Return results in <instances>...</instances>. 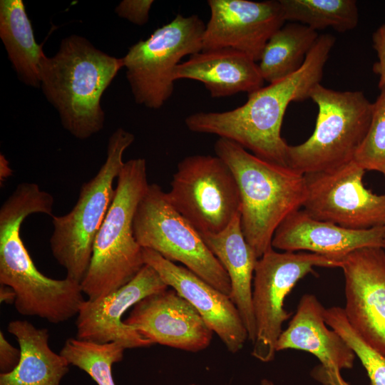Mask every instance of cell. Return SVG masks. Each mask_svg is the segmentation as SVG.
I'll return each mask as SVG.
<instances>
[{"label": "cell", "mask_w": 385, "mask_h": 385, "mask_svg": "<svg viewBox=\"0 0 385 385\" xmlns=\"http://www.w3.org/2000/svg\"><path fill=\"white\" fill-rule=\"evenodd\" d=\"M334 43L333 35H319L295 73L248 94L247 101L235 109L192 113L185 118V125L190 131L217 135L263 160L289 167V145L281 136L285 111L291 102L309 98L321 82Z\"/></svg>", "instance_id": "1"}, {"label": "cell", "mask_w": 385, "mask_h": 385, "mask_svg": "<svg viewBox=\"0 0 385 385\" xmlns=\"http://www.w3.org/2000/svg\"><path fill=\"white\" fill-rule=\"evenodd\" d=\"M123 67L122 58L102 51L76 34L63 38L56 54L43 58L40 88L63 128L73 137L86 140L103 129L101 98Z\"/></svg>", "instance_id": "2"}, {"label": "cell", "mask_w": 385, "mask_h": 385, "mask_svg": "<svg viewBox=\"0 0 385 385\" xmlns=\"http://www.w3.org/2000/svg\"><path fill=\"white\" fill-rule=\"evenodd\" d=\"M214 150L235 177L242 231L260 258L272 248L273 235L282 222L302 208L307 195L304 175L263 160L225 138H220Z\"/></svg>", "instance_id": "3"}, {"label": "cell", "mask_w": 385, "mask_h": 385, "mask_svg": "<svg viewBox=\"0 0 385 385\" xmlns=\"http://www.w3.org/2000/svg\"><path fill=\"white\" fill-rule=\"evenodd\" d=\"M115 193L94 240L87 272L81 282L83 294L94 300L128 283L145 265L133 233V218L146 192L147 163L143 158L124 163Z\"/></svg>", "instance_id": "4"}, {"label": "cell", "mask_w": 385, "mask_h": 385, "mask_svg": "<svg viewBox=\"0 0 385 385\" xmlns=\"http://www.w3.org/2000/svg\"><path fill=\"white\" fill-rule=\"evenodd\" d=\"M134 140L133 133L117 128L109 137L105 162L82 185L73 207L63 215L51 217V250L70 279L81 283L87 272L94 240L114 196V181L124 165L123 153Z\"/></svg>", "instance_id": "5"}, {"label": "cell", "mask_w": 385, "mask_h": 385, "mask_svg": "<svg viewBox=\"0 0 385 385\" xmlns=\"http://www.w3.org/2000/svg\"><path fill=\"white\" fill-rule=\"evenodd\" d=\"M27 211L17 205L0 210V284L11 287L23 316L59 324L76 316L85 299L80 283L45 276L35 266L21 237Z\"/></svg>", "instance_id": "6"}, {"label": "cell", "mask_w": 385, "mask_h": 385, "mask_svg": "<svg viewBox=\"0 0 385 385\" xmlns=\"http://www.w3.org/2000/svg\"><path fill=\"white\" fill-rule=\"evenodd\" d=\"M311 98L318 107L314 130L289 145L288 165L303 174L331 170L354 160L370 125L373 103L359 91H338L319 83Z\"/></svg>", "instance_id": "7"}, {"label": "cell", "mask_w": 385, "mask_h": 385, "mask_svg": "<svg viewBox=\"0 0 385 385\" xmlns=\"http://www.w3.org/2000/svg\"><path fill=\"white\" fill-rule=\"evenodd\" d=\"M133 227L142 248L153 250L173 262H181L230 297L227 272L200 233L173 206L167 192L158 184H149L138 205Z\"/></svg>", "instance_id": "8"}, {"label": "cell", "mask_w": 385, "mask_h": 385, "mask_svg": "<svg viewBox=\"0 0 385 385\" xmlns=\"http://www.w3.org/2000/svg\"><path fill=\"white\" fill-rule=\"evenodd\" d=\"M205 24L196 14H177L145 40L132 45L122 58L136 103L160 108L174 91L175 71L180 60L202 51Z\"/></svg>", "instance_id": "9"}, {"label": "cell", "mask_w": 385, "mask_h": 385, "mask_svg": "<svg viewBox=\"0 0 385 385\" xmlns=\"http://www.w3.org/2000/svg\"><path fill=\"white\" fill-rule=\"evenodd\" d=\"M342 260L307 252H279L272 247L257 262L252 283L256 336L252 355L262 362L275 357L282 324L292 313L284 309L287 296L315 267H339Z\"/></svg>", "instance_id": "10"}, {"label": "cell", "mask_w": 385, "mask_h": 385, "mask_svg": "<svg viewBox=\"0 0 385 385\" xmlns=\"http://www.w3.org/2000/svg\"><path fill=\"white\" fill-rule=\"evenodd\" d=\"M167 192L173 206L200 232L217 233L240 213L241 199L235 177L217 155L184 158Z\"/></svg>", "instance_id": "11"}, {"label": "cell", "mask_w": 385, "mask_h": 385, "mask_svg": "<svg viewBox=\"0 0 385 385\" xmlns=\"http://www.w3.org/2000/svg\"><path fill=\"white\" fill-rule=\"evenodd\" d=\"M365 170L354 160L337 168L304 175V209L315 219L351 230L385 226V194L363 184Z\"/></svg>", "instance_id": "12"}, {"label": "cell", "mask_w": 385, "mask_h": 385, "mask_svg": "<svg viewBox=\"0 0 385 385\" xmlns=\"http://www.w3.org/2000/svg\"><path fill=\"white\" fill-rule=\"evenodd\" d=\"M346 319L359 337L385 357V251L358 249L342 259Z\"/></svg>", "instance_id": "13"}, {"label": "cell", "mask_w": 385, "mask_h": 385, "mask_svg": "<svg viewBox=\"0 0 385 385\" xmlns=\"http://www.w3.org/2000/svg\"><path fill=\"white\" fill-rule=\"evenodd\" d=\"M168 287L155 270L145 264L128 283L113 293L84 300L76 315V338L99 344L115 342L125 349L153 345L125 324L123 317L143 298Z\"/></svg>", "instance_id": "14"}, {"label": "cell", "mask_w": 385, "mask_h": 385, "mask_svg": "<svg viewBox=\"0 0 385 385\" xmlns=\"http://www.w3.org/2000/svg\"><path fill=\"white\" fill-rule=\"evenodd\" d=\"M202 51L232 48L259 61L271 36L285 20L278 1L209 0Z\"/></svg>", "instance_id": "15"}, {"label": "cell", "mask_w": 385, "mask_h": 385, "mask_svg": "<svg viewBox=\"0 0 385 385\" xmlns=\"http://www.w3.org/2000/svg\"><path fill=\"white\" fill-rule=\"evenodd\" d=\"M123 322L153 344L190 352L208 347L213 334L196 309L171 287L141 299Z\"/></svg>", "instance_id": "16"}, {"label": "cell", "mask_w": 385, "mask_h": 385, "mask_svg": "<svg viewBox=\"0 0 385 385\" xmlns=\"http://www.w3.org/2000/svg\"><path fill=\"white\" fill-rule=\"evenodd\" d=\"M145 263L159 274L164 282L188 300L199 312L227 350L235 354L248 339L240 314L229 296L217 289L184 266L143 248Z\"/></svg>", "instance_id": "17"}, {"label": "cell", "mask_w": 385, "mask_h": 385, "mask_svg": "<svg viewBox=\"0 0 385 385\" xmlns=\"http://www.w3.org/2000/svg\"><path fill=\"white\" fill-rule=\"evenodd\" d=\"M385 226L351 230L314 218L304 209L289 215L277 228L272 247L284 252L308 251L342 260L360 248L383 247Z\"/></svg>", "instance_id": "18"}, {"label": "cell", "mask_w": 385, "mask_h": 385, "mask_svg": "<svg viewBox=\"0 0 385 385\" xmlns=\"http://www.w3.org/2000/svg\"><path fill=\"white\" fill-rule=\"evenodd\" d=\"M325 309L315 295L304 294L277 340L276 351H307L317 358L321 366L332 371L351 369L356 355L338 333L328 328Z\"/></svg>", "instance_id": "19"}, {"label": "cell", "mask_w": 385, "mask_h": 385, "mask_svg": "<svg viewBox=\"0 0 385 385\" xmlns=\"http://www.w3.org/2000/svg\"><path fill=\"white\" fill-rule=\"evenodd\" d=\"M202 83L212 98L240 92L248 94L261 88L264 79L258 64L247 55L228 48L201 51L179 63L175 79Z\"/></svg>", "instance_id": "20"}, {"label": "cell", "mask_w": 385, "mask_h": 385, "mask_svg": "<svg viewBox=\"0 0 385 385\" xmlns=\"http://www.w3.org/2000/svg\"><path fill=\"white\" fill-rule=\"evenodd\" d=\"M200 235L227 273L231 284L230 298L240 314L248 340L253 343L256 325L252 307V283L259 258L244 237L240 213L222 231Z\"/></svg>", "instance_id": "21"}, {"label": "cell", "mask_w": 385, "mask_h": 385, "mask_svg": "<svg viewBox=\"0 0 385 385\" xmlns=\"http://www.w3.org/2000/svg\"><path fill=\"white\" fill-rule=\"evenodd\" d=\"M7 330L17 339L21 359L14 370L0 374V385H61L70 364L51 349L48 330L20 319L9 322Z\"/></svg>", "instance_id": "22"}, {"label": "cell", "mask_w": 385, "mask_h": 385, "mask_svg": "<svg viewBox=\"0 0 385 385\" xmlns=\"http://www.w3.org/2000/svg\"><path fill=\"white\" fill-rule=\"evenodd\" d=\"M0 38L18 78L39 88L40 66L46 55L43 45L35 40L22 0L0 1Z\"/></svg>", "instance_id": "23"}, {"label": "cell", "mask_w": 385, "mask_h": 385, "mask_svg": "<svg viewBox=\"0 0 385 385\" xmlns=\"http://www.w3.org/2000/svg\"><path fill=\"white\" fill-rule=\"evenodd\" d=\"M319 36L317 31L296 22L284 24L277 30L266 43L259 60L264 81L273 83L298 71Z\"/></svg>", "instance_id": "24"}, {"label": "cell", "mask_w": 385, "mask_h": 385, "mask_svg": "<svg viewBox=\"0 0 385 385\" xmlns=\"http://www.w3.org/2000/svg\"><path fill=\"white\" fill-rule=\"evenodd\" d=\"M285 21H297L317 31L332 28L338 32L354 29L359 22L354 0H279Z\"/></svg>", "instance_id": "25"}, {"label": "cell", "mask_w": 385, "mask_h": 385, "mask_svg": "<svg viewBox=\"0 0 385 385\" xmlns=\"http://www.w3.org/2000/svg\"><path fill=\"white\" fill-rule=\"evenodd\" d=\"M125 350L115 342L99 344L69 338L60 354L70 365L87 373L97 385H115L112 366L123 360Z\"/></svg>", "instance_id": "26"}, {"label": "cell", "mask_w": 385, "mask_h": 385, "mask_svg": "<svg viewBox=\"0 0 385 385\" xmlns=\"http://www.w3.org/2000/svg\"><path fill=\"white\" fill-rule=\"evenodd\" d=\"M327 324L334 330L359 358L369 379V385H385V357L366 344L349 323L344 309L326 308Z\"/></svg>", "instance_id": "27"}, {"label": "cell", "mask_w": 385, "mask_h": 385, "mask_svg": "<svg viewBox=\"0 0 385 385\" xmlns=\"http://www.w3.org/2000/svg\"><path fill=\"white\" fill-rule=\"evenodd\" d=\"M379 88L369 128L354 160L365 170L377 171L385 176V86Z\"/></svg>", "instance_id": "28"}, {"label": "cell", "mask_w": 385, "mask_h": 385, "mask_svg": "<svg viewBox=\"0 0 385 385\" xmlns=\"http://www.w3.org/2000/svg\"><path fill=\"white\" fill-rule=\"evenodd\" d=\"M153 0H123L115 9V14L130 22L143 26L149 19Z\"/></svg>", "instance_id": "29"}, {"label": "cell", "mask_w": 385, "mask_h": 385, "mask_svg": "<svg viewBox=\"0 0 385 385\" xmlns=\"http://www.w3.org/2000/svg\"><path fill=\"white\" fill-rule=\"evenodd\" d=\"M372 44L378 58L373 65V71L379 77L380 88L385 86V24L379 26L373 33Z\"/></svg>", "instance_id": "30"}, {"label": "cell", "mask_w": 385, "mask_h": 385, "mask_svg": "<svg viewBox=\"0 0 385 385\" xmlns=\"http://www.w3.org/2000/svg\"><path fill=\"white\" fill-rule=\"evenodd\" d=\"M21 359L20 349L12 346L0 332V372L6 374L14 370Z\"/></svg>", "instance_id": "31"}, {"label": "cell", "mask_w": 385, "mask_h": 385, "mask_svg": "<svg viewBox=\"0 0 385 385\" xmlns=\"http://www.w3.org/2000/svg\"><path fill=\"white\" fill-rule=\"evenodd\" d=\"M311 376L322 385H349L338 371L326 369L318 365L311 371Z\"/></svg>", "instance_id": "32"}, {"label": "cell", "mask_w": 385, "mask_h": 385, "mask_svg": "<svg viewBox=\"0 0 385 385\" xmlns=\"http://www.w3.org/2000/svg\"><path fill=\"white\" fill-rule=\"evenodd\" d=\"M16 295L14 290L4 284L0 286V302L8 304H14Z\"/></svg>", "instance_id": "33"}, {"label": "cell", "mask_w": 385, "mask_h": 385, "mask_svg": "<svg viewBox=\"0 0 385 385\" xmlns=\"http://www.w3.org/2000/svg\"><path fill=\"white\" fill-rule=\"evenodd\" d=\"M12 174V170L9 166V163L5 155L1 153L0 155V182L2 185V182L6 181V178Z\"/></svg>", "instance_id": "34"}, {"label": "cell", "mask_w": 385, "mask_h": 385, "mask_svg": "<svg viewBox=\"0 0 385 385\" xmlns=\"http://www.w3.org/2000/svg\"><path fill=\"white\" fill-rule=\"evenodd\" d=\"M260 385H275V384L272 381L268 379L264 378L260 381Z\"/></svg>", "instance_id": "35"}, {"label": "cell", "mask_w": 385, "mask_h": 385, "mask_svg": "<svg viewBox=\"0 0 385 385\" xmlns=\"http://www.w3.org/2000/svg\"><path fill=\"white\" fill-rule=\"evenodd\" d=\"M383 249H384V251H385V237H384V240Z\"/></svg>", "instance_id": "36"}, {"label": "cell", "mask_w": 385, "mask_h": 385, "mask_svg": "<svg viewBox=\"0 0 385 385\" xmlns=\"http://www.w3.org/2000/svg\"><path fill=\"white\" fill-rule=\"evenodd\" d=\"M189 385H197V384H189Z\"/></svg>", "instance_id": "37"}]
</instances>
